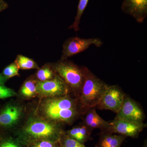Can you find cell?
<instances>
[{"label":"cell","mask_w":147,"mask_h":147,"mask_svg":"<svg viewBox=\"0 0 147 147\" xmlns=\"http://www.w3.org/2000/svg\"><path fill=\"white\" fill-rule=\"evenodd\" d=\"M47 117L58 122L70 123L81 115L78 98L67 95L48 99L44 105Z\"/></svg>","instance_id":"obj_1"},{"label":"cell","mask_w":147,"mask_h":147,"mask_svg":"<svg viewBox=\"0 0 147 147\" xmlns=\"http://www.w3.org/2000/svg\"><path fill=\"white\" fill-rule=\"evenodd\" d=\"M84 80L78 98L79 110L83 115L90 108H96L108 85L87 67L83 66Z\"/></svg>","instance_id":"obj_2"},{"label":"cell","mask_w":147,"mask_h":147,"mask_svg":"<svg viewBox=\"0 0 147 147\" xmlns=\"http://www.w3.org/2000/svg\"><path fill=\"white\" fill-rule=\"evenodd\" d=\"M64 133L58 125L42 121H36L25 127L20 138L21 142L27 145L40 140L59 142Z\"/></svg>","instance_id":"obj_3"},{"label":"cell","mask_w":147,"mask_h":147,"mask_svg":"<svg viewBox=\"0 0 147 147\" xmlns=\"http://www.w3.org/2000/svg\"><path fill=\"white\" fill-rule=\"evenodd\" d=\"M53 69L55 73L60 76L69 89L72 90L79 98L84 80L83 66H78L66 60H62L55 63Z\"/></svg>","instance_id":"obj_4"},{"label":"cell","mask_w":147,"mask_h":147,"mask_svg":"<svg viewBox=\"0 0 147 147\" xmlns=\"http://www.w3.org/2000/svg\"><path fill=\"white\" fill-rule=\"evenodd\" d=\"M146 125L144 122L115 118L112 122H109V127L104 131L136 139Z\"/></svg>","instance_id":"obj_5"},{"label":"cell","mask_w":147,"mask_h":147,"mask_svg":"<svg viewBox=\"0 0 147 147\" xmlns=\"http://www.w3.org/2000/svg\"><path fill=\"white\" fill-rule=\"evenodd\" d=\"M125 94L117 85L108 86L96 107L100 110H110L117 114L121 108Z\"/></svg>","instance_id":"obj_6"},{"label":"cell","mask_w":147,"mask_h":147,"mask_svg":"<svg viewBox=\"0 0 147 147\" xmlns=\"http://www.w3.org/2000/svg\"><path fill=\"white\" fill-rule=\"evenodd\" d=\"M102 41L98 38H82L73 37L66 40L63 45L62 60L82 53L86 50L92 45L99 47L102 45Z\"/></svg>","instance_id":"obj_7"},{"label":"cell","mask_w":147,"mask_h":147,"mask_svg":"<svg viewBox=\"0 0 147 147\" xmlns=\"http://www.w3.org/2000/svg\"><path fill=\"white\" fill-rule=\"evenodd\" d=\"M69 88L60 76L56 74L54 78L45 82L37 83V91L39 94L52 98L67 95Z\"/></svg>","instance_id":"obj_8"},{"label":"cell","mask_w":147,"mask_h":147,"mask_svg":"<svg viewBox=\"0 0 147 147\" xmlns=\"http://www.w3.org/2000/svg\"><path fill=\"white\" fill-rule=\"evenodd\" d=\"M115 118L143 123L145 115L139 104L134 99L125 94L122 105Z\"/></svg>","instance_id":"obj_9"},{"label":"cell","mask_w":147,"mask_h":147,"mask_svg":"<svg viewBox=\"0 0 147 147\" xmlns=\"http://www.w3.org/2000/svg\"><path fill=\"white\" fill-rule=\"evenodd\" d=\"M121 9L138 23H143L147 16V0H123Z\"/></svg>","instance_id":"obj_10"},{"label":"cell","mask_w":147,"mask_h":147,"mask_svg":"<svg viewBox=\"0 0 147 147\" xmlns=\"http://www.w3.org/2000/svg\"><path fill=\"white\" fill-rule=\"evenodd\" d=\"M21 110L17 106L7 104L0 111V128H8L20 118Z\"/></svg>","instance_id":"obj_11"},{"label":"cell","mask_w":147,"mask_h":147,"mask_svg":"<svg viewBox=\"0 0 147 147\" xmlns=\"http://www.w3.org/2000/svg\"><path fill=\"white\" fill-rule=\"evenodd\" d=\"M83 124L91 130L98 129L105 131L109 126V122L104 120L96 111V108H90L84 115Z\"/></svg>","instance_id":"obj_12"},{"label":"cell","mask_w":147,"mask_h":147,"mask_svg":"<svg viewBox=\"0 0 147 147\" xmlns=\"http://www.w3.org/2000/svg\"><path fill=\"white\" fill-rule=\"evenodd\" d=\"M127 137L107 131H101L95 147H121Z\"/></svg>","instance_id":"obj_13"},{"label":"cell","mask_w":147,"mask_h":147,"mask_svg":"<svg viewBox=\"0 0 147 147\" xmlns=\"http://www.w3.org/2000/svg\"><path fill=\"white\" fill-rule=\"evenodd\" d=\"M92 130L82 124L68 130L65 134L68 137L80 143L84 144L92 139L91 137Z\"/></svg>","instance_id":"obj_14"},{"label":"cell","mask_w":147,"mask_h":147,"mask_svg":"<svg viewBox=\"0 0 147 147\" xmlns=\"http://www.w3.org/2000/svg\"><path fill=\"white\" fill-rule=\"evenodd\" d=\"M89 0H79V4L77 7V11L75 19L73 24L69 27V29H73L75 31H78L80 30L79 24L81 21V18L84 10L86 9Z\"/></svg>","instance_id":"obj_15"},{"label":"cell","mask_w":147,"mask_h":147,"mask_svg":"<svg viewBox=\"0 0 147 147\" xmlns=\"http://www.w3.org/2000/svg\"><path fill=\"white\" fill-rule=\"evenodd\" d=\"M15 62L19 69H30L37 68V64L33 60L22 55L17 56Z\"/></svg>","instance_id":"obj_16"},{"label":"cell","mask_w":147,"mask_h":147,"mask_svg":"<svg viewBox=\"0 0 147 147\" xmlns=\"http://www.w3.org/2000/svg\"><path fill=\"white\" fill-rule=\"evenodd\" d=\"M21 140H16L0 132V147H25Z\"/></svg>","instance_id":"obj_17"},{"label":"cell","mask_w":147,"mask_h":147,"mask_svg":"<svg viewBox=\"0 0 147 147\" xmlns=\"http://www.w3.org/2000/svg\"><path fill=\"white\" fill-rule=\"evenodd\" d=\"M37 92V83L34 80H29L25 82L21 89V94L26 97H32Z\"/></svg>","instance_id":"obj_18"},{"label":"cell","mask_w":147,"mask_h":147,"mask_svg":"<svg viewBox=\"0 0 147 147\" xmlns=\"http://www.w3.org/2000/svg\"><path fill=\"white\" fill-rule=\"evenodd\" d=\"M56 74L52 69L48 66L43 67L38 71L36 76L40 82H45L53 79L56 76Z\"/></svg>","instance_id":"obj_19"},{"label":"cell","mask_w":147,"mask_h":147,"mask_svg":"<svg viewBox=\"0 0 147 147\" xmlns=\"http://www.w3.org/2000/svg\"><path fill=\"white\" fill-rule=\"evenodd\" d=\"M59 144L61 147H86L84 144L70 138L65 133L61 137Z\"/></svg>","instance_id":"obj_20"},{"label":"cell","mask_w":147,"mask_h":147,"mask_svg":"<svg viewBox=\"0 0 147 147\" xmlns=\"http://www.w3.org/2000/svg\"><path fill=\"white\" fill-rule=\"evenodd\" d=\"M18 65L14 62L13 63L11 64L3 70L2 74L7 79L11 78L18 75Z\"/></svg>","instance_id":"obj_21"},{"label":"cell","mask_w":147,"mask_h":147,"mask_svg":"<svg viewBox=\"0 0 147 147\" xmlns=\"http://www.w3.org/2000/svg\"><path fill=\"white\" fill-rule=\"evenodd\" d=\"M59 144L58 142L49 140H40L29 144V147H55Z\"/></svg>","instance_id":"obj_22"},{"label":"cell","mask_w":147,"mask_h":147,"mask_svg":"<svg viewBox=\"0 0 147 147\" xmlns=\"http://www.w3.org/2000/svg\"><path fill=\"white\" fill-rule=\"evenodd\" d=\"M16 94L15 92L4 85H0V99H5Z\"/></svg>","instance_id":"obj_23"},{"label":"cell","mask_w":147,"mask_h":147,"mask_svg":"<svg viewBox=\"0 0 147 147\" xmlns=\"http://www.w3.org/2000/svg\"><path fill=\"white\" fill-rule=\"evenodd\" d=\"M8 7V4L4 0H0V8L2 9L3 10L7 9Z\"/></svg>","instance_id":"obj_24"},{"label":"cell","mask_w":147,"mask_h":147,"mask_svg":"<svg viewBox=\"0 0 147 147\" xmlns=\"http://www.w3.org/2000/svg\"><path fill=\"white\" fill-rule=\"evenodd\" d=\"M7 78H6L3 74H0V85H4L5 83L7 81Z\"/></svg>","instance_id":"obj_25"},{"label":"cell","mask_w":147,"mask_h":147,"mask_svg":"<svg viewBox=\"0 0 147 147\" xmlns=\"http://www.w3.org/2000/svg\"><path fill=\"white\" fill-rule=\"evenodd\" d=\"M3 11V9H2L0 8V13H1V11Z\"/></svg>","instance_id":"obj_26"},{"label":"cell","mask_w":147,"mask_h":147,"mask_svg":"<svg viewBox=\"0 0 147 147\" xmlns=\"http://www.w3.org/2000/svg\"><path fill=\"white\" fill-rule=\"evenodd\" d=\"M55 147H59V146H57H57H55Z\"/></svg>","instance_id":"obj_27"}]
</instances>
